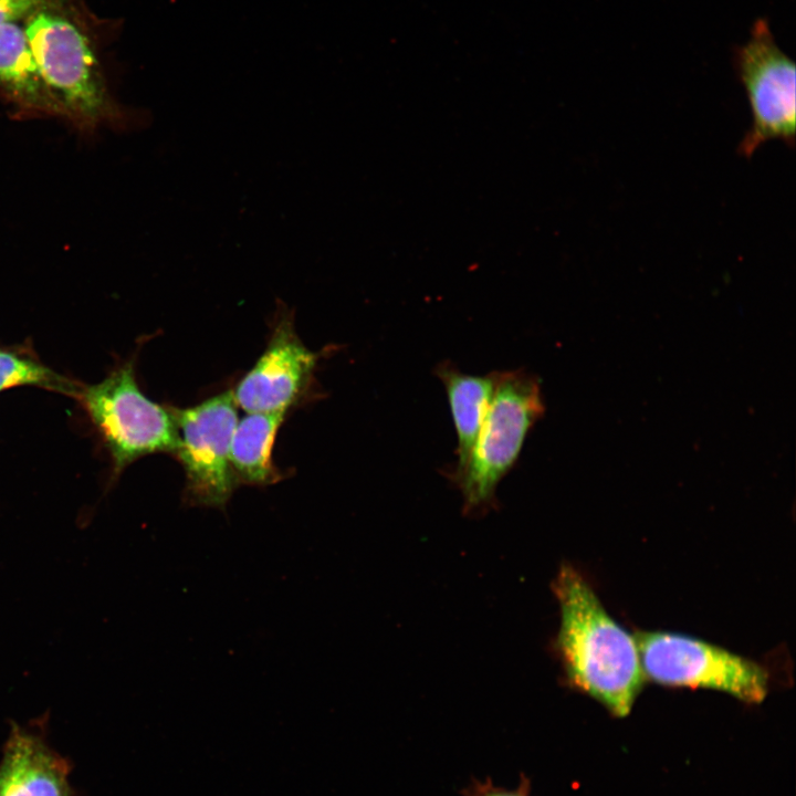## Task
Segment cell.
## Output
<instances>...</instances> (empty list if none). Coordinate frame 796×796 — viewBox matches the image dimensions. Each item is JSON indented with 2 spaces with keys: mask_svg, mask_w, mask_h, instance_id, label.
<instances>
[{
  "mask_svg": "<svg viewBox=\"0 0 796 796\" xmlns=\"http://www.w3.org/2000/svg\"><path fill=\"white\" fill-rule=\"evenodd\" d=\"M49 711L21 725L10 721L0 760V796H73L72 765L46 740Z\"/></svg>",
  "mask_w": 796,
  "mask_h": 796,
  "instance_id": "obj_9",
  "label": "cell"
},
{
  "mask_svg": "<svg viewBox=\"0 0 796 796\" xmlns=\"http://www.w3.org/2000/svg\"><path fill=\"white\" fill-rule=\"evenodd\" d=\"M444 386L457 433L458 461L450 473L465 464L491 402L498 371L470 375L451 363H441L434 370Z\"/></svg>",
  "mask_w": 796,
  "mask_h": 796,
  "instance_id": "obj_11",
  "label": "cell"
},
{
  "mask_svg": "<svg viewBox=\"0 0 796 796\" xmlns=\"http://www.w3.org/2000/svg\"><path fill=\"white\" fill-rule=\"evenodd\" d=\"M44 0H0V25L24 20Z\"/></svg>",
  "mask_w": 796,
  "mask_h": 796,
  "instance_id": "obj_14",
  "label": "cell"
},
{
  "mask_svg": "<svg viewBox=\"0 0 796 796\" xmlns=\"http://www.w3.org/2000/svg\"><path fill=\"white\" fill-rule=\"evenodd\" d=\"M467 796H530V782L526 777H523L515 789L478 783L475 786L470 787Z\"/></svg>",
  "mask_w": 796,
  "mask_h": 796,
  "instance_id": "obj_15",
  "label": "cell"
},
{
  "mask_svg": "<svg viewBox=\"0 0 796 796\" xmlns=\"http://www.w3.org/2000/svg\"><path fill=\"white\" fill-rule=\"evenodd\" d=\"M24 33L63 116L82 129L127 125L113 100L94 42L70 0H44L24 20Z\"/></svg>",
  "mask_w": 796,
  "mask_h": 796,
  "instance_id": "obj_2",
  "label": "cell"
},
{
  "mask_svg": "<svg viewBox=\"0 0 796 796\" xmlns=\"http://www.w3.org/2000/svg\"><path fill=\"white\" fill-rule=\"evenodd\" d=\"M540 381L524 371H498L495 389L463 468L449 473L463 496L464 511L493 505L500 481L519 460L524 441L544 415Z\"/></svg>",
  "mask_w": 796,
  "mask_h": 796,
  "instance_id": "obj_3",
  "label": "cell"
},
{
  "mask_svg": "<svg viewBox=\"0 0 796 796\" xmlns=\"http://www.w3.org/2000/svg\"><path fill=\"white\" fill-rule=\"evenodd\" d=\"M35 386L78 398L82 384L45 364L33 353L19 347H0V391L15 386Z\"/></svg>",
  "mask_w": 796,
  "mask_h": 796,
  "instance_id": "obj_13",
  "label": "cell"
},
{
  "mask_svg": "<svg viewBox=\"0 0 796 796\" xmlns=\"http://www.w3.org/2000/svg\"><path fill=\"white\" fill-rule=\"evenodd\" d=\"M636 640L645 678L653 682L719 690L747 703L767 694V670L724 648L667 631H642Z\"/></svg>",
  "mask_w": 796,
  "mask_h": 796,
  "instance_id": "obj_5",
  "label": "cell"
},
{
  "mask_svg": "<svg viewBox=\"0 0 796 796\" xmlns=\"http://www.w3.org/2000/svg\"><path fill=\"white\" fill-rule=\"evenodd\" d=\"M552 588L561 611L554 648L566 681L626 716L646 679L636 637L611 618L572 565L561 566Z\"/></svg>",
  "mask_w": 796,
  "mask_h": 796,
  "instance_id": "obj_1",
  "label": "cell"
},
{
  "mask_svg": "<svg viewBox=\"0 0 796 796\" xmlns=\"http://www.w3.org/2000/svg\"><path fill=\"white\" fill-rule=\"evenodd\" d=\"M264 352L232 390L245 412H287L307 389L321 356L302 343L292 311L282 302Z\"/></svg>",
  "mask_w": 796,
  "mask_h": 796,
  "instance_id": "obj_8",
  "label": "cell"
},
{
  "mask_svg": "<svg viewBox=\"0 0 796 796\" xmlns=\"http://www.w3.org/2000/svg\"><path fill=\"white\" fill-rule=\"evenodd\" d=\"M752 113V125L739 146L750 158L766 142L781 139L795 146L796 67L776 44L764 20H758L735 60Z\"/></svg>",
  "mask_w": 796,
  "mask_h": 796,
  "instance_id": "obj_7",
  "label": "cell"
},
{
  "mask_svg": "<svg viewBox=\"0 0 796 796\" xmlns=\"http://www.w3.org/2000/svg\"><path fill=\"white\" fill-rule=\"evenodd\" d=\"M0 90L20 114L63 116L18 22L0 25Z\"/></svg>",
  "mask_w": 796,
  "mask_h": 796,
  "instance_id": "obj_10",
  "label": "cell"
},
{
  "mask_svg": "<svg viewBox=\"0 0 796 796\" xmlns=\"http://www.w3.org/2000/svg\"><path fill=\"white\" fill-rule=\"evenodd\" d=\"M168 408L178 433L174 455L186 478L184 503L224 511L238 486L230 463V444L238 422L233 391L220 392L188 408Z\"/></svg>",
  "mask_w": 796,
  "mask_h": 796,
  "instance_id": "obj_6",
  "label": "cell"
},
{
  "mask_svg": "<svg viewBox=\"0 0 796 796\" xmlns=\"http://www.w3.org/2000/svg\"><path fill=\"white\" fill-rule=\"evenodd\" d=\"M285 411L247 412L238 420L230 444V463L239 484L266 486L282 479L272 451Z\"/></svg>",
  "mask_w": 796,
  "mask_h": 796,
  "instance_id": "obj_12",
  "label": "cell"
},
{
  "mask_svg": "<svg viewBox=\"0 0 796 796\" xmlns=\"http://www.w3.org/2000/svg\"><path fill=\"white\" fill-rule=\"evenodd\" d=\"M77 399L109 452L113 480L142 457L175 454L178 433L172 415L143 394L133 360L97 384L83 385Z\"/></svg>",
  "mask_w": 796,
  "mask_h": 796,
  "instance_id": "obj_4",
  "label": "cell"
}]
</instances>
